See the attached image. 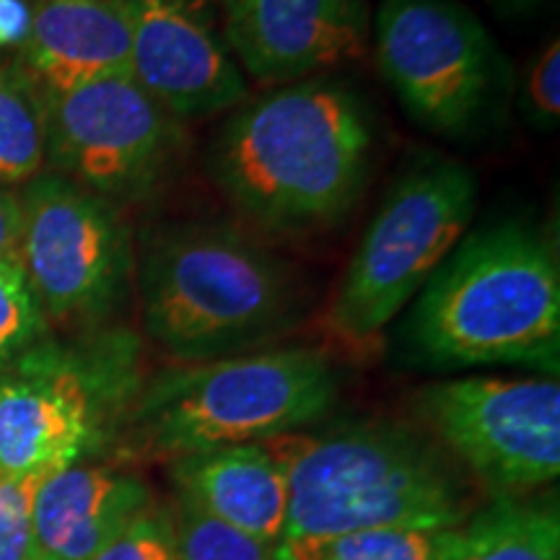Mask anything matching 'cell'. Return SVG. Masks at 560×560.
<instances>
[{
    "instance_id": "1",
    "label": "cell",
    "mask_w": 560,
    "mask_h": 560,
    "mask_svg": "<svg viewBox=\"0 0 560 560\" xmlns=\"http://www.w3.org/2000/svg\"><path fill=\"white\" fill-rule=\"evenodd\" d=\"M376 122L361 91L332 75L247 96L215 132L210 177L257 226L312 234L340 223L374 166Z\"/></svg>"
},
{
    "instance_id": "2",
    "label": "cell",
    "mask_w": 560,
    "mask_h": 560,
    "mask_svg": "<svg viewBox=\"0 0 560 560\" xmlns=\"http://www.w3.org/2000/svg\"><path fill=\"white\" fill-rule=\"evenodd\" d=\"M400 348L420 369L524 363L558 371L560 260L535 223L503 219L465 234L412 299Z\"/></svg>"
},
{
    "instance_id": "3",
    "label": "cell",
    "mask_w": 560,
    "mask_h": 560,
    "mask_svg": "<svg viewBox=\"0 0 560 560\" xmlns=\"http://www.w3.org/2000/svg\"><path fill=\"white\" fill-rule=\"evenodd\" d=\"M136 280L145 335L177 363L260 350L299 327L310 310L299 270L221 221L145 231Z\"/></svg>"
},
{
    "instance_id": "4",
    "label": "cell",
    "mask_w": 560,
    "mask_h": 560,
    "mask_svg": "<svg viewBox=\"0 0 560 560\" xmlns=\"http://www.w3.org/2000/svg\"><path fill=\"white\" fill-rule=\"evenodd\" d=\"M289 475V516L276 560H317L363 529L470 520L454 462L425 433L395 420H353L270 439Z\"/></svg>"
},
{
    "instance_id": "5",
    "label": "cell",
    "mask_w": 560,
    "mask_h": 560,
    "mask_svg": "<svg viewBox=\"0 0 560 560\" xmlns=\"http://www.w3.org/2000/svg\"><path fill=\"white\" fill-rule=\"evenodd\" d=\"M338 395L340 371L322 348H260L151 376L125 433L140 454L177 459L299 433Z\"/></svg>"
},
{
    "instance_id": "6",
    "label": "cell",
    "mask_w": 560,
    "mask_h": 560,
    "mask_svg": "<svg viewBox=\"0 0 560 560\" xmlns=\"http://www.w3.org/2000/svg\"><path fill=\"white\" fill-rule=\"evenodd\" d=\"M140 387L130 332L79 350L37 342L0 369V475H52L81 462L128 429Z\"/></svg>"
},
{
    "instance_id": "7",
    "label": "cell",
    "mask_w": 560,
    "mask_h": 560,
    "mask_svg": "<svg viewBox=\"0 0 560 560\" xmlns=\"http://www.w3.org/2000/svg\"><path fill=\"white\" fill-rule=\"evenodd\" d=\"M478 208V179L459 161L420 156L389 187L330 301L327 327L363 348L389 327L450 257Z\"/></svg>"
},
{
    "instance_id": "8",
    "label": "cell",
    "mask_w": 560,
    "mask_h": 560,
    "mask_svg": "<svg viewBox=\"0 0 560 560\" xmlns=\"http://www.w3.org/2000/svg\"><path fill=\"white\" fill-rule=\"evenodd\" d=\"M374 58L402 109L441 136H470L506 94V60L459 0H382Z\"/></svg>"
},
{
    "instance_id": "9",
    "label": "cell",
    "mask_w": 560,
    "mask_h": 560,
    "mask_svg": "<svg viewBox=\"0 0 560 560\" xmlns=\"http://www.w3.org/2000/svg\"><path fill=\"white\" fill-rule=\"evenodd\" d=\"M47 161L89 192L140 202L170 182L185 153V122L130 75L45 91Z\"/></svg>"
},
{
    "instance_id": "10",
    "label": "cell",
    "mask_w": 560,
    "mask_h": 560,
    "mask_svg": "<svg viewBox=\"0 0 560 560\" xmlns=\"http://www.w3.org/2000/svg\"><path fill=\"white\" fill-rule=\"evenodd\" d=\"M418 412L495 499H527L558 480V380L462 376L420 392Z\"/></svg>"
},
{
    "instance_id": "11",
    "label": "cell",
    "mask_w": 560,
    "mask_h": 560,
    "mask_svg": "<svg viewBox=\"0 0 560 560\" xmlns=\"http://www.w3.org/2000/svg\"><path fill=\"white\" fill-rule=\"evenodd\" d=\"M21 265L45 317L100 322L120 306L136 276V244L120 208L58 172L21 192Z\"/></svg>"
},
{
    "instance_id": "12",
    "label": "cell",
    "mask_w": 560,
    "mask_h": 560,
    "mask_svg": "<svg viewBox=\"0 0 560 560\" xmlns=\"http://www.w3.org/2000/svg\"><path fill=\"white\" fill-rule=\"evenodd\" d=\"M223 42L262 86L330 75L369 45L363 0H221Z\"/></svg>"
},
{
    "instance_id": "13",
    "label": "cell",
    "mask_w": 560,
    "mask_h": 560,
    "mask_svg": "<svg viewBox=\"0 0 560 560\" xmlns=\"http://www.w3.org/2000/svg\"><path fill=\"white\" fill-rule=\"evenodd\" d=\"M122 3L130 21V79L177 120L226 115L247 100V75L210 21L166 0Z\"/></svg>"
},
{
    "instance_id": "14",
    "label": "cell",
    "mask_w": 560,
    "mask_h": 560,
    "mask_svg": "<svg viewBox=\"0 0 560 560\" xmlns=\"http://www.w3.org/2000/svg\"><path fill=\"white\" fill-rule=\"evenodd\" d=\"M153 506L136 472L75 465L47 475L34 499V560H91Z\"/></svg>"
},
{
    "instance_id": "15",
    "label": "cell",
    "mask_w": 560,
    "mask_h": 560,
    "mask_svg": "<svg viewBox=\"0 0 560 560\" xmlns=\"http://www.w3.org/2000/svg\"><path fill=\"white\" fill-rule=\"evenodd\" d=\"M177 499L276 550L289 516V475L270 441L170 459Z\"/></svg>"
},
{
    "instance_id": "16",
    "label": "cell",
    "mask_w": 560,
    "mask_h": 560,
    "mask_svg": "<svg viewBox=\"0 0 560 560\" xmlns=\"http://www.w3.org/2000/svg\"><path fill=\"white\" fill-rule=\"evenodd\" d=\"M16 58L45 91L130 75V21L122 0H32Z\"/></svg>"
},
{
    "instance_id": "17",
    "label": "cell",
    "mask_w": 560,
    "mask_h": 560,
    "mask_svg": "<svg viewBox=\"0 0 560 560\" xmlns=\"http://www.w3.org/2000/svg\"><path fill=\"white\" fill-rule=\"evenodd\" d=\"M444 560H560L556 501L495 499L462 524Z\"/></svg>"
},
{
    "instance_id": "18",
    "label": "cell",
    "mask_w": 560,
    "mask_h": 560,
    "mask_svg": "<svg viewBox=\"0 0 560 560\" xmlns=\"http://www.w3.org/2000/svg\"><path fill=\"white\" fill-rule=\"evenodd\" d=\"M45 161V89L19 58H0V187L34 179Z\"/></svg>"
},
{
    "instance_id": "19",
    "label": "cell",
    "mask_w": 560,
    "mask_h": 560,
    "mask_svg": "<svg viewBox=\"0 0 560 560\" xmlns=\"http://www.w3.org/2000/svg\"><path fill=\"white\" fill-rule=\"evenodd\" d=\"M459 527L397 524L353 532L327 545L317 560H444L457 540Z\"/></svg>"
},
{
    "instance_id": "20",
    "label": "cell",
    "mask_w": 560,
    "mask_h": 560,
    "mask_svg": "<svg viewBox=\"0 0 560 560\" xmlns=\"http://www.w3.org/2000/svg\"><path fill=\"white\" fill-rule=\"evenodd\" d=\"M174 509V540L179 560H276V550L255 537L229 527L192 503Z\"/></svg>"
},
{
    "instance_id": "21",
    "label": "cell",
    "mask_w": 560,
    "mask_h": 560,
    "mask_svg": "<svg viewBox=\"0 0 560 560\" xmlns=\"http://www.w3.org/2000/svg\"><path fill=\"white\" fill-rule=\"evenodd\" d=\"M47 317L21 265H0V369L42 340Z\"/></svg>"
},
{
    "instance_id": "22",
    "label": "cell",
    "mask_w": 560,
    "mask_h": 560,
    "mask_svg": "<svg viewBox=\"0 0 560 560\" xmlns=\"http://www.w3.org/2000/svg\"><path fill=\"white\" fill-rule=\"evenodd\" d=\"M47 475H0V560H34V499Z\"/></svg>"
},
{
    "instance_id": "23",
    "label": "cell",
    "mask_w": 560,
    "mask_h": 560,
    "mask_svg": "<svg viewBox=\"0 0 560 560\" xmlns=\"http://www.w3.org/2000/svg\"><path fill=\"white\" fill-rule=\"evenodd\" d=\"M91 560H179L172 511L153 503Z\"/></svg>"
},
{
    "instance_id": "24",
    "label": "cell",
    "mask_w": 560,
    "mask_h": 560,
    "mask_svg": "<svg viewBox=\"0 0 560 560\" xmlns=\"http://www.w3.org/2000/svg\"><path fill=\"white\" fill-rule=\"evenodd\" d=\"M522 109L535 128L550 130L560 120V39L552 37L527 66L522 81Z\"/></svg>"
},
{
    "instance_id": "25",
    "label": "cell",
    "mask_w": 560,
    "mask_h": 560,
    "mask_svg": "<svg viewBox=\"0 0 560 560\" xmlns=\"http://www.w3.org/2000/svg\"><path fill=\"white\" fill-rule=\"evenodd\" d=\"M21 234H24L21 195L11 187H0V265H21Z\"/></svg>"
},
{
    "instance_id": "26",
    "label": "cell",
    "mask_w": 560,
    "mask_h": 560,
    "mask_svg": "<svg viewBox=\"0 0 560 560\" xmlns=\"http://www.w3.org/2000/svg\"><path fill=\"white\" fill-rule=\"evenodd\" d=\"M32 26V0H0V52L24 45Z\"/></svg>"
},
{
    "instance_id": "27",
    "label": "cell",
    "mask_w": 560,
    "mask_h": 560,
    "mask_svg": "<svg viewBox=\"0 0 560 560\" xmlns=\"http://www.w3.org/2000/svg\"><path fill=\"white\" fill-rule=\"evenodd\" d=\"M166 3H172L182 11H190V13H195V16L210 21V11L219 9L221 0H166Z\"/></svg>"
},
{
    "instance_id": "28",
    "label": "cell",
    "mask_w": 560,
    "mask_h": 560,
    "mask_svg": "<svg viewBox=\"0 0 560 560\" xmlns=\"http://www.w3.org/2000/svg\"><path fill=\"white\" fill-rule=\"evenodd\" d=\"M490 3L501 5V9H509V11H527L545 3V0H490Z\"/></svg>"
}]
</instances>
